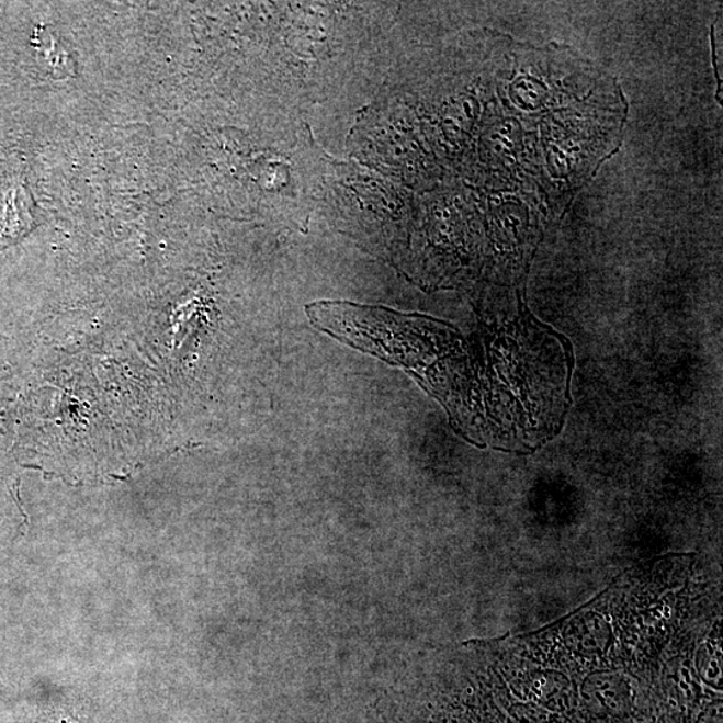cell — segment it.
Wrapping results in <instances>:
<instances>
[{"mask_svg":"<svg viewBox=\"0 0 723 723\" xmlns=\"http://www.w3.org/2000/svg\"><path fill=\"white\" fill-rule=\"evenodd\" d=\"M565 637L579 652H600L609 641V625L597 617L583 615L569 623Z\"/></svg>","mask_w":723,"mask_h":723,"instance_id":"7a4b0ae2","label":"cell"},{"mask_svg":"<svg viewBox=\"0 0 723 723\" xmlns=\"http://www.w3.org/2000/svg\"><path fill=\"white\" fill-rule=\"evenodd\" d=\"M588 704L599 713L622 714L630 703L628 684L612 674H600L588 678L585 685Z\"/></svg>","mask_w":723,"mask_h":723,"instance_id":"6da1fadb","label":"cell"}]
</instances>
